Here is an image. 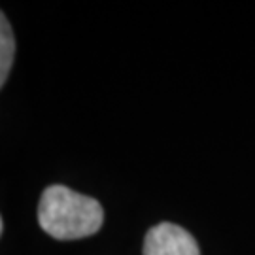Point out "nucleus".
Segmentation results:
<instances>
[{
    "label": "nucleus",
    "mask_w": 255,
    "mask_h": 255,
    "mask_svg": "<svg viewBox=\"0 0 255 255\" xmlns=\"http://www.w3.org/2000/svg\"><path fill=\"white\" fill-rule=\"evenodd\" d=\"M38 223L51 238L80 240L101 231L104 210L93 197L64 185H49L38 202Z\"/></svg>",
    "instance_id": "1"
},
{
    "label": "nucleus",
    "mask_w": 255,
    "mask_h": 255,
    "mask_svg": "<svg viewBox=\"0 0 255 255\" xmlns=\"http://www.w3.org/2000/svg\"><path fill=\"white\" fill-rule=\"evenodd\" d=\"M144 255H201L199 244L187 231L174 223H159L147 231Z\"/></svg>",
    "instance_id": "2"
},
{
    "label": "nucleus",
    "mask_w": 255,
    "mask_h": 255,
    "mask_svg": "<svg viewBox=\"0 0 255 255\" xmlns=\"http://www.w3.org/2000/svg\"><path fill=\"white\" fill-rule=\"evenodd\" d=\"M15 57V38L9 27V21L0 11V89L6 83Z\"/></svg>",
    "instance_id": "3"
},
{
    "label": "nucleus",
    "mask_w": 255,
    "mask_h": 255,
    "mask_svg": "<svg viewBox=\"0 0 255 255\" xmlns=\"http://www.w3.org/2000/svg\"><path fill=\"white\" fill-rule=\"evenodd\" d=\"M0 235H2V218H0Z\"/></svg>",
    "instance_id": "4"
}]
</instances>
